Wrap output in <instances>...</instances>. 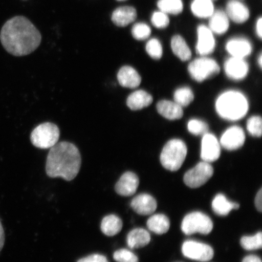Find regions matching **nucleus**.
<instances>
[{
	"label": "nucleus",
	"instance_id": "nucleus-23",
	"mask_svg": "<svg viewBox=\"0 0 262 262\" xmlns=\"http://www.w3.org/2000/svg\"><path fill=\"white\" fill-rule=\"evenodd\" d=\"M150 241L149 232L143 228L134 229L127 236V244L131 249L145 247Z\"/></svg>",
	"mask_w": 262,
	"mask_h": 262
},
{
	"label": "nucleus",
	"instance_id": "nucleus-43",
	"mask_svg": "<svg viewBox=\"0 0 262 262\" xmlns=\"http://www.w3.org/2000/svg\"><path fill=\"white\" fill-rule=\"evenodd\" d=\"M258 64L260 66V68H261L262 67V55L261 54H260L259 57H258Z\"/></svg>",
	"mask_w": 262,
	"mask_h": 262
},
{
	"label": "nucleus",
	"instance_id": "nucleus-30",
	"mask_svg": "<svg viewBox=\"0 0 262 262\" xmlns=\"http://www.w3.org/2000/svg\"><path fill=\"white\" fill-rule=\"evenodd\" d=\"M173 99L182 107H187L194 100V96L189 88L183 87L175 91Z\"/></svg>",
	"mask_w": 262,
	"mask_h": 262
},
{
	"label": "nucleus",
	"instance_id": "nucleus-20",
	"mask_svg": "<svg viewBox=\"0 0 262 262\" xmlns=\"http://www.w3.org/2000/svg\"><path fill=\"white\" fill-rule=\"evenodd\" d=\"M136 9L132 6H122L116 9L113 13L112 21L119 27L132 24L137 18Z\"/></svg>",
	"mask_w": 262,
	"mask_h": 262
},
{
	"label": "nucleus",
	"instance_id": "nucleus-27",
	"mask_svg": "<svg viewBox=\"0 0 262 262\" xmlns=\"http://www.w3.org/2000/svg\"><path fill=\"white\" fill-rule=\"evenodd\" d=\"M147 227L157 234H163L168 231L170 222L165 215L156 214L148 219Z\"/></svg>",
	"mask_w": 262,
	"mask_h": 262
},
{
	"label": "nucleus",
	"instance_id": "nucleus-36",
	"mask_svg": "<svg viewBox=\"0 0 262 262\" xmlns=\"http://www.w3.org/2000/svg\"><path fill=\"white\" fill-rule=\"evenodd\" d=\"M113 257L117 262H139L137 255L126 249H121L115 252Z\"/></svg>",
	"mask_w": 262,
	"mask_h": 262
},
{
	"label": "nucleus",
	"instance_id": "nucleus-34",
	"mask_svg": "<svg viewBox=\"0 0 262 262\" xmlns=\"http://www.w3.org/2000/svg\"><path fill=\"white\" fill-rule=\"evenodd\" d=\"M188 129L194 136H204L208 133L209 127L207 123L201 120L192 119L188 123Z\"/></svg>",
	"mask_w": 262,
	"mask_h": 262
},
{
	"label": "nucleus",
	"instance_id": "nucleus-38",
	"mask_svg": "<svg viewBox=\"0 0 262 262\" xmlns=\"http://www.w3.org/2000/svg\"><path fill=\"white\" fill-rule=\"evenodd\" d=\"M77 262H109L106 257L103 255L95 254L89 256L81 258Z\"/></svg>",
	"mask_w": 262,
	"mask_h": 262
},
{
	"label": "nucleus",
	"instance_id": "nucleus-13",
	"mask_svg": "<svg viewBox=\"0 0 262 262\" xmlns=\"http://www.w3.org/2000/svg\"><path fill=\"white\" fill-rule=\"evenodd\" d=\"M224 69L228 77L235 81L244 79L249 71L248 64L244 59L233 57L225 61Z\"/></svg>",
	"mask_w": 262,
	"mask_h": 262
},
{
	"label": "nucleus",
	"instance_id": "nucleus-39",
	"mask_svg": "<svg viewBox=\"0 0 262 262\" xmlns=\"http://www.w3.org/2000/svg\"><path fill=\"white\" fill-rule=\"evenodd\" d=\"M255 205L257 210L259 212L262 211V189H260L258 192L255 198Z\"/></svg>",
	"mask_w": 262,
	"mask_h": 262
},
{
	"label": "nucleus",
	"instance_id": "nucleus-4",
	"mask_svg": "<svg viewBox=\"0 0 262 262\" xmlns=\"http://www.w3.org/2000/svg\"><path fill=\"white\" fill-rule=\"evenodd\" d=\"M187 152V146L182 140H169L162 149L160 162L169 171H178L184 163Z\"/></svg>",
	"mask_w": 262,
	"mask_h": 262
},
{
	"label": "nucleus",
	"instance_id": "nucleus-40",
	"mask_svg": "<svg viewBox=\"0 0 262 262\" xmlns=\"http://www.w3.org/2000/svg\"><path fill=\"white\" fill-rule=\"evenodd\" d=\"M5 241V235L4 229H3L2 222L0 221V251L2 250L4 247Z\"/></svg>",
	"mask_w": 262,
	"mask_h": 262
},
{
	"label": "nucleus",
	"instance_id": "nucleus-14",
	"mask_svg": "<svg viewBox=\"0 0 262 262\" xmlns=\"http://www.w3.org/2000/svg\"><path fill=\"white\" fill-rule=\"evenodd\" d=\"M139 185L138 177L133 172H126L121 177L116 183V191L118 194L124 196L134 195Z\"/></svg>",
	"mask_w": 262,
	"mask_h": 262
},
{
	"label": "nucleus",
	"instance_id": "nucleus-31",
	"mask_svg": "<svg viewBox=\"0 0 262 262\" xmlns=\"http://www.w3.org/2000/svg\"><path fill=\"white\" fill-rule=\"evenodd\" d=\"M241 244L246 250H258L262 247L261 232H258L253 236H245L241 238Z\"/></svg>",
	"mask_w": 262,
	"mask_h": 262
},
{
	"label": "nucleus",
	"instance_id": "nucleus-10",
	"mask_svg": "<svg viewBox=\"0 0 262 262\" xmlns=\"http://www.w3.org/2000/svg\"><path fill=\"white\" fill-rule=\"evenodd\" d=\"M221 144L214 135L206 133L202 140L201 158L204 162L211 163L216 161L221 156Z\"/></svg>",
	"mask_w": 262,
	"mask_h": 262
},
{
	"label": "nucleus",
	"instance_id": "nucleus-24",
	"mask_svg": "<svg viewBox=\"0 0 262 262\" xmlns=\"http://www.w3.org/2000/svg\"><path fill=\"white\" fill-rule=\"evenodd\" d=\"M123 222L118 216L111 214L104 217L101 224V230L107 236H114L122 231Z\"/></svg>",
	"mask_w": 262,
	"mask_h": 262
},
{
	"label": "nucleus",
	"instance_id": "nucleus-25",
	"mask_svg": "<svg viewBox=\"0 0 262 262\" xmlns=\"http://www.w3.org/2000/svg\"><path fill=\"white\" fill-rule=\"evenodd\" d=\"M171 48L173 54L183 61H188L192 57L191 49L181 36L176 35L171 39Z\"/></svg>",
	"mask_w": 262,
	"mask_h": 262
},
{
	"label": "nucleus",
	"instance_id": "nucleus-33",
	"mask_svg": "<svg viewBox=\"0 0 262 262\" xmlns=\"http://www.w3.org/2000/svg\"><path fill=\"white\" fill-rule=\"evenodd\" d=\"M133 37L137 40H145L150 37L151 29L149 26L144 23H137L132 28Z\"/></svg>",
	"mask_w": 262,
	"mask_h": 262
},
{
	"label": "nucleus",
	"instance_id": "nucleus-37",
	"mask_svg": "<svg viewBox=\"0 0 262 262\" xmlns=\"http://www.w3.org/2000/svg\"><path fill=\"white\" fill-rule=\"evenodd\" d=\"M151 22L156 28L165 29L169 24V18L168 15L162 11H157L153 13Z\"/></svg>",
	"mask_w": 262,
	"mask_h": 262
},
{
	"label": "nucleus",
	"instance_id": "nucleus-44",
	"mask_svg": "<svg viewBox=\"0 0 262 262\" xmlns=\"http://www.w3.org/2000/svg\"><path fill=\"white\" fill-rule=\"evenodd\" d=\"M118 1H124V0H118Z\"/></svg>",
	"mask_w": 262,
	"mask_h": 262
},
{
	"label": "nucleus",
	"instance_id": "nucleus-7",
	"mask_svg": "<svg viewBox=\"0 0 262 262\" xmlns=\"http://www.w3.org/2000/svg\"><path fill=\"white\" fill-rule=\"evenodd\" d=\"M182 230L186 235L201 233L208 234L212 230L211 219L200 212H194L186 215L182 223Z\"/></svg>",
	"mask_w": 262,
	"mask_h": 262
},
{
	"label": "nucleus",
	"instance_id": "nucleus-8",
	"mask_svg": "<svg viewBox=\"0 0 262 262\" xmlns=\"http://www.w3.org/2000/svg\"><path fill=\"white\" fill-rule=\"evenodd\" d=\"M213 173L214 169L209 163L200 162L185 173L184 182L189 188H198L205 184Z\"/></svg>",
	"mask_w": 262,
	"mask_h": 262
},
{
	"label": "nucleus",
	"instance_id": "nucleus-11",
	"mask_svg": "<svg viewBox=\"0 0 262 262\" xmlns=\"http://www.w3.org/2000/svg\"><path fill=\"white\" fill-rule=\"evenodd\" d=\"M245 142V134L241 127L234 126L229 127L223 134L220 144L228 150H235L243 146Z\"/></svg>",
	"mask_w": 262,
	"mask_h": 262
},
{
	"label": "nucleus",
	"instance_id": "nucleus-15",
	"mask_svg": "<svg viewBox=\"0 0 262 262\" xmlns=\"http://www.w3.org/2000/svg\"><path fill=\"white\" fill-rule=\"evenodd\" d=\"M130 206L137 214L147 215L155 212L157 205L153 196L147 194H142L133 199Z\"/></svg>",
	"mask_w": 262,
	"mask_h": 262
},
{
	"label": "nucleus",
	"instance_id": "nucleus-3",
	"mask_svg": "<svg viewBox=\"0 0 262 262\" xmlns=\"http://www.w3.org/2000/svg\"><path fill=\"white\" fill-rule=\"evenodd\" d=\"M248 107L247 98L235 91L223 93L215 103V109L219 116L229 121L242 119L247 114Z\"/></svg>",
	"mask_w": 262,
	"mask_h": 262
},
{
	"label": "nucleus",
	"instance_id": "nucleus-26",
	"mask_svg": "<svg viewBox=\"0 0 262 262\" xmlns=\"http://www.w3.org/2000/svg\"><path fill=\"white\" fill-rule=\"evenodd\" d=\"M212 207L216 214L225 216L227 215L232 209H238L240 206L237 203L228 201L224 195L219 194L213 200Z\"/></svg>",
	"mask_w": 262,
	"mask_h": 262
},
{
	"label": "nucleus",
	"instance_id": "nucleus-19",
	"mask_svg": "<svg viewBox=\"0 0 262 262\" xmlns=\"http://www.w3.org/2000/svg\"><path fill=\"white\" fill-rule=\"evenodd\" d=\"M157 110L162 116L170 120L182 119L183 116V108L175 101H160L157 104Z\"/></svg>",
	"mask_w": 262,
	"mask_h": 262
},
{
	"label": "nucleus",
	"instance_id": "nucleus-12",
	"mask_svg": "<svg viewBox=\"0 0 262 262\" xmlns=\"http://www.w3.org/2000/svg\"><path fill=\"white\" fill-rule=\"evenodd\" d=\"M198 43L196 51L201 56L211 54L215 50V41L210 29L205 25L199 26L198 28Z\"/></svg>",
	"mask_w": 262,
	"mask_h": 262
},
{
	"label": "nucleus",
	"instance_id": "nucleus-17",
	"mask_svg": "<svg viewBox=\"0 0 262 262\" xmlns=\"http://www.w3.org/2000/svg\"><path fill=\"white\" fill-rule=\"evenodd\" d=\"M226 49L232 57L244 59L252 52V45L247 39L232 38L226 45Z\"/></svg>",
	"mask_w": 262,
	"mask_h": 262
},
{
	"label": "nucleus",
	"instance_id": "nucleus-21",
	"mask_svg": "<svg viewBox=\"0 0 262 262\" xmlns=\"http://www.w3.org/2000/svg\"><path fill=\"white\" fill-rule=\"evenodd\" d=\"M153 101L151 95L143 90L134 92L127 97L126 103L129 109L138 111L150 105Z\"/></svg>",
	"mask_w": 262,
	"mask_h": 262
},
{
	"label": "nucleus",
	"instance_id": "nucleus-5",
	"mask_svg": "<svg viewBox=\"0 0 262 262\" xmlns=\"http://www.w3.org/2000/svg\"><path fill=\"white\" fill-rule=\"evenodd\" d=\"M60 138L58 127L52 123H44L33 130L31 134L32 145L40 149L51 148Z\"/></svg>",
	"mask_w": 262,
	"mask_h": 262
},
{
	"label": "nucleus",
	"instance_id": "nucleus-2",
	"mask_svg": "<svg viewBox=\"0 0 262 262\" xmlns=\"http://www.w3.org/2000/svg\"><path fill=\"white\" fill-rule=\"evenodd\" d=\"M49 150L46 171L51 178H61L67 181L76 178L80 171L81 157L74 144L57 143Z\"/></svg>",
	"mask_w": 262,
	"mask_h": 262
},
{
	"label": "nucleus",
	"instance_id": "nucleus-28",
	"mask_svg": "<svg viewBox=\"0 0 262 262\" xmlns=\"http://www.w3.org/2000/svg\"><path fill=\"white\" fill-rule=\"evenodd\" d=\"M191 8L193 14L201 18L210 17L214 12L212 0H194Z\"/></svg>",
	"mask_w": 262,
	"mask_h": 262
},
{
	"label": "nucleus",
	"instance_id": "nucleus-42",
	"mask_svg": "<svg viewBox=\"0 0 262 262\" xmlns=\"http://www.w3.org/2000/svg\"><path fill=\"white\" fill-rule=\"evenodd\" d=\"M242 262H261L260 258L256 255H248V256L244 258Z\"/></svg>",
	"mask_w": 262,
	"mask_h": 262
},
{
	"label": "nucleus",
	"instance_id": "nucleus-16",
	"mask_svg": "<svg viewBox=\"0 0 262 262\" xmlns=\"http://www.w3.org/2000/svg\"><path fill=\"white\" fill-rule=\"evenodd\" d=\"M226 14L235 24H242L250 18V11L243 3L237 0H229L226 6Z\"/></svg>",
	"mask_w": 262,
	"mask_h": 262
},
{
	"label": "nucleus",
	"instance_id": "nucleus-9",
	"mask_svg": "<svg viewBox=\"0 0 262 262\" xmlns=\"http://www.w3.org/2000/svg\"><path fill=\"white\" fill-rule=\"evenodd\" d=\"M182 250L185 257L200 261H208L214 256V251L210 246L195 241L185 242Z\"/></svg>",
	"mask_w": 262,
	"mask_h": 262
},
{
	"label": "nucleus",
	"instance_id": "nucleus-29",
	"mask_svg": "<svg viewBox=\"0 0 262 262\" xmlns=\"http://www.w3.org/2000/svg\"><path fill=\"white\" fill-rule=\"evenodd\" d=\"M157 6L166 14L178 15L183 9L182 0H159Z\"/></svg>",
	"mask_w": 262,
	"mask_h": 262
},
{
	"label": "nucleus",
	"instance_id": "nucleus-35",
	"mask_svg": "<svg viewBox=\"0 0 262 262\" xmlns=\"http://www.w3.org/2000/svg\"><path fill=\"white\" fill-rule=\"evenodd\" d=\"M247 130L250 135L261 137L262 133V120L260 116H253L247 121Z\"/></svg>",
	"mask_w": 262,
	"mask_h": 262
},
{
	"label": "nucleus",
	"instance_id": "nucleus-32",
	"mask_svg": "<svg viewBox=\"0 0 262 262\" xmlns=\"http://www.w3.org/2000/svg\"><path fill=\"white\" fill-rule=\"evenodd\" d=\"M146 51L149 56L155 60H160L163 55L161 42L157 38L150 39L146 45Z\"/></svg>",
	"mask_w": 262,
	"mask_h": 262
},
{
	"label": "nucleus",
	"instance_id": "nucleus-1",
	"mask_svg": "<svg viewBox=\"0 0 262 262\" xmlns=\"http://www.w3.org/2000/svg\"><path fill=\"white\" fill-rule=\"evenodd\" d=\"M3 47L10 54L16 57L32 53L40 46V32L28 18L16 16L6 21L0 32Z\"/></svg>",
	"mask_w": 262,
	"mask_h": 262
},
{
	"label": "nucleus",
	"instance_id": "nucleus-41",
	"mask_svg": "<svg viewBox=\"0 0 262 262\" xmlns=\"http://www.w3.org/2000/svg\"><path fill=\"white\" fill-rule=\"evenodd\" d=\"M255 29H256L257 35L260 39L262 38V18L260 17L258 19L256 23V26H255Z\"/></svg>",
	"mask_w": 262,
	"mask_h": 262
},
{
	"label": "nucleus",
	"instance_id": "nucleus-18",
	"mask_svg": "<svg viewBox=\"0 0 262 262\" xmlns=\"http://www.w3.org/2000/svg\"><path fill=\"white\" fill-rule=\"evenodd\" d=\"M119 84L123 88L134 89L140 86L142 78L137 71L129 66H124L120 68L117 74Z\"/></svg>",
	"mask_w": 262,
	"mask_h": 262
},
{
	"label": "nucleus",
	"instance_id": "nucleus-22",
	"mask_svg": "<svg viewBox=\"0 0 262 262\" xmlns=\"http://www.w3.org/2000/svg\"><path fill=\"white\" fill-rule=\"evenodd\" d=\"M209 19V29L216 34L222 35L227 32L229 27V19L225 12L214 11Z\"/></svg>",
	"mask_w": 262,
	"mask_h": 262
},
{
	"label": "nucleus",
	"instance_id": "nucleus-6",
	"mask_svg": "<svg viewBox=\"0 0 262 262\" xmlns=\"http://www.w3.org/2000/svg\"><path fill=\"white\" fill-rule=\"evenodd\" d=\"M188 71L193 79L201 83L217 76L220 73L221 68L214 60L204 57L191 62Z\"/></svg>",
	"mask_w": 262,
	"mask_h": 262
}]
</instances>
